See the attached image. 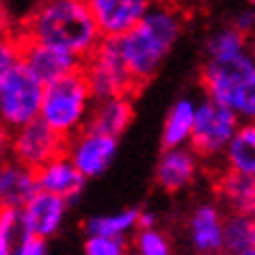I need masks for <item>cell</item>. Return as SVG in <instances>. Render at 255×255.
<instances>
[{"mask_svg":"<svg viewBox=\"0 0 255 255\" xmlns=\"http://www.w3.org/2000/svg\"><path fill=\"white\" fill-rule=\"evenodd\" d=\"M184 24L186 17L177 7L149 4L141 22L128 35L117 39L121 61L136 89H141V85L149 82L158 74L164 59L180 41Z\"/></svg>","mask_w":255,"mask_h":255,"instance_id":"6da1fadb","label":"cell"},{"mask_svg":"<svg viewBox=\"0 0 255 255\" xmlns=\"http://www.w3.org/2000/svg\"><path fill=\"white\" fill-rule=\"evenodd\" d=\"M22 41H35L76 56L85 63L100 46L87 2L82 0H48L30 11L24 20Z\"/></svg>","mask_w":255,"mask_h":255,"instance_id":"7a4b0ae2","label":"cell"},{"mask_svg":"<svg viewBox=\"0 0 255 255\" xmlns=\"http://www.w3.org/2000/svg\"><path fill=\"white\" fill-rule=\"evenodd\" d=\"M201 85L206 100L251 124L255 117V61L251 52L234 59L203 61Z\"/></svg>","mask_w":255,"mask_h":255,"instance_id":"3957f363","label":"cell"},{"mask_svg":"<svg viewBox=\"0 0 255 255\" xmlns=\"http://www.w3.org/2000/svg\"><path fill=\"white\" fill-rule=\"evenodd\" d=\"M91 106V91L87 87L82 69H78L43 85L39 119L63 141H69L74 134L87 128Z\"/></svg>","mask_w":255,"mask_h":255,"instance_id":"277c9868","label":"cell"},{"mask_svg":"<svg viewBox=\"0 0 255 255\" xmlns=\"http://www.w3.org/2000/svg\"><path fill=\"white\" fill-rule=\"evenodd\" d=\"M43 85L22 63L0 82V130L11 134L17 128L39 119Z\"/></svg>","mask_w":255,"mask_h":255,"instance_id":"5b68a950","label":"cell"},{"mask_svg":"<svg viewBox=\"0 0 255 255\" xmlns=\"http://www.w3.org/2000/svg\"><path fill=\"white\" fill-rule=\"evenodd\" d=\"M82 74L93 102L117 95H132L136 91V85L121 61L117 39H102L95 52L82 63Z\"/></svg>","mask_w":255,"mask_h":255,"instance_id":"8992f818","label":"cell"},{"mask_svg":"<svg viewBox=\"0 0 255 255\" xmlns=\"http://www.w3.org/2000/svg\"><path fill=\"white\" fill-rule=\"evenodd\" d=\"M242 121L236 117L232 111L223 108L210 100L197 102L195 108V121H193V132H190V149L195 156L206 158V160H216L223 158V151L240 128Z\"/></svg>","mask_w":255,"mask_h":255,"instance_id":"52a82bcc","label":"cell"},{"mask_svg":"<svg viewBox=\"0 0 255 255\" xmlns=\"http://www.w3.org/2000/svg\"><path fill=\"white\" fill-rule=\"evenodd\" d=\"M63 151H65V141L54 134L41 119H35L11 132L7 143V154L11 160L20 162L30 171H37L52 158L61 156Z\"/></svg>","mask_w":255,"mask_h":255,"instance_id":"ba28073f","label":"cell"},{"mask_svg":"<svg viewBox=\"0 0 255 255\" xmlns=\"http://www.w3.org/2000/svg\"><path fill=\"white\" fill-rule=\"evenodd\" d=\"M69 162L78 169V173L85 180L104 175L117 156V138L100 134L95 130H80L69 141H65V151H63Z\"/></svg>","mask_w":255,"mask_h":255,"instance_id":"9c48e42d","label":"cell"},{"mask_svg":"<svg viewBox=\"0 0 255 255\" xmlns=\"http://www.w3.org/2000/svg\"><path fill=\"white\" fill-rule=\"evenodd\" d=\"M102 39H121L141 22L149 2L145 0H91L87 2Z\"/></svg>","mask_w":255,"mask_h":255,"instance_id":"30bf717a","label":"cell"},{"mask_svg":"<svg viewBox=\"0 0 255 255\" xmlns=\"http://www.w3.org/2000/svg\"><path fill=\"white\" fill-rule=\"evenodd\" d=\"M17 41H20V63L41 85H48V82L59 80L63 76L82 69V61L63 52V50L35 41H22V39Z\"/></svg>","mask_w":255,"mask_h":255,"instance_id":"8fae6325","label":"cell"},{"mask_svg":"<svg viewBox=\"0 0 255 255\" xmlns=\"http://www.w3.org/2000/svg\"><path fill=\"white\" fill-rule=\"evenodd\" d=\"M65 216H67V203L54 195L41 193V190H37L20 210L24 234L46 242L48 238H52V236L61 232Z\"/></svg>","mask_w":255,"mask_h":255,"instance_id":"7c38bea8","label":"cell"},{"mask_svg":"<svg viewBox=\"0 0 255 255\" xmlns=\"http://www.w3.org/2000/svg\"><path fill=\"white\" fill-rule=\"evenodd\" d=\"M35 182H37V190L59 197L67 206L78 199L87 186V180L78 173V169L69 162L65 154L52 158L50 162L37 169Z\"/></svg>","mask_w":255,"mask_h":255,"instance_id":"4fadbf2b","label":"cell"},{"mask_svg":"<svg viewBox=\"0 0 255 255\" xmlns=\"http://www.w3.org/2000/svg\"><path fill=\"white\" fill-rule=\"evenodd\" d=\"M156 184L164 193L186 190L199 175V158L190 147L164 149L156 164Z\"/></svg>","mask_w":255,"mask_h":255,"instance_id":"5bb4252c","label":"cell"},{"mask_svg":"<svg viewBox=\"0 0 255 255\" xmlns=\"http://www.w3.org/2000/svg\"><path fill=\"white\" fill-rule=\"evenodd\" d=\"M223 219L214 203H201L188 216V238L197 255L223 253Z\"/></svg>","mask_w":255,"mask_h":255,"instance_id":"9a60e30c","label":"cell"},{"mask_svg":"<svg viewBox=\"0 0 255 255\" xmlns=\"http://www.w3.org/2000/svg\"><path fill=\"white\" fill-rule=\"evenodd\" d=\"M134 108H132L130 95H117V98H106L100 102H93L91 113H89L87 128L95 130L100 134L119 138L128 130Z\"/></svg>","mask_w":255,"mask_h":255,"instance_id":"2e32d148","label":"cell"},{"mask_svg":"<svg viewBox=\"0 0 255 255\" xmlns=\"http://www.w3.org/2000/svg\"><path fill=\"white\" fill-rule=\"evenodd\" d=\"M35 193V171L22 167L11 158H2L0 160V208L22 210L24 203Z\"/></svg>","mask_w":255,"mask_h":255,"instance_id":"e0dca14e","label":"cell"},{"mask_svg":"<svg viewBox=\"0 0 255 255\" xmlns=\"http://www.w3.org/2000/svg\"><path fill=\"white\" fill-rule=\"evenodd\" d=\"M197 102L190 98H180L171 104L162 126V145L164 149L188 147L190 132H193Z\"/></svg>","mask_w":255,"mask_h":255,"instance_id":"ac0fdd59","label":"cell"},{"mask_svg":"<svg viewBox=\"0 0 255 255\" xmlns=\"http://www.w3.org/2000/svg\"><path fill=\"white\" fill-rule=\"evenodd\" d=\"M229 173L236 175H255V128L253 124H240L232 141L223 151Z\"/></svg>","mask_w":255,"mask_h":255,"instance_id":"d6986e66","label":"cell"},{"mask_svg":"<svg viewBox=\"0 0 255 255\" xmlns=\"http://www.w3.org/2000/svg\"><path fill=\"white\" fill-rule=\"evenodd\" d=\"M141 225V210L124 208L117 212L95 214L85 223L87 236H104V238L126 240L128 234H134Z\"/></svg>","mask_w":255,"mask_h":255,"instance_id":"ffe728a7","label":"cell"},{"mask_svg":"<svg viewBox=\"0 0 255 255\" xmlns=\"http://www.w3.org/2000/svg\"><path fill=\"white\" fill-rule=\"evenodd\" d=\"M245 52H251L249 37L238 33L234 26L214 28L206 39V61L234 59V56H240Z\"/></svg>","mask_w":255,"mask_h":255,"instance_id":"44dd1931","label":"cell"},{"mask_svg":"<svg viewBox=\"0 0 255 255\" xmlns=\"http://www.w3.org/2000/svg\"><path fill=\"white\" fill-rule=\"evenodd\" d=\"M255 249V225L249 214H229L223 219V251L238 255Z\"/></svg>","mask_w":255,"mask_h":255,"instance_id":"7402d4cb","label":"cell"},{"mask_svg":"<svg viewBox=\"0 0 255 255\" xmlns=\"http://www.w3.org/2000/svg\"><path fill=\"white\" fill-rule=\"evenodd\" d=\"M221 190L225 201H229L234 214H249L251 216L253 206H255V182L253 177L247 175H236V173H225L221 180Z\"/></svg>","mask_w":255,"mask_h":255,"instance_id":"603a6c76","label":"cell"},{"mask_svg":"<svg viewBox=\"0 0 255 255\" xmlns=\"http://www.w3.org/2000/svg\"><path fill=\"white\" fill-rule=\"evenodd\" d=\"M24 236L20 210L0 208V255H13Z\"/></svg>","mask_w":255,"mask_h":255,"instance_id":"cb8c5ba5","label":"cell"},{"mask_svg":"<svg viewBox=\"0 0 255 255\" xmlns=\"http://www.w3.org/2000/svg\"><path fill=\"white\" fill-rule=\"evenodd\" d=\"M132 249H134V255H173L169 236L158 227L136 229Z\"/></svg>","mask_w":255,"mask_h":255,"instance_id":"d4e9b609","label":"cell"},{"mask_svg":"<svg viewBox=\"0 0 255 255\" xmlns=\"http://www.w3.org/2000/svg\"><path fill=\"white\" fill-rule=\"evenodd\" d=\"M85 255H128L126 240L104 238V236H87Z\"/></svg>","mask_w":255,"mask_h":255,"instance_id":"484cf974","label":"cell"},{"mask_svg":"<svg viewBox=\"0 0 255 255\" xmlns=\"http://www.w3.org/2000/svg\"><path fill=\"white\" fill-rule=\"evenodd\" d=\"M17 63H20V41L11 37L2 39L0 41V82Z\"/></svg>","mask_w":255,"mask_h":255,"instance_id":"4316f807","label":"cell"},{"mask_svg":"<svg viewBox=\"0 0 255 255\" xmlns=\"http://www.w3.org/2000/svg\"><path fill=\"white\" fill-rule=\"evenodd\" d=\"M13 255H50L48 253V242L39 240V238H33V236H24Z\"/></svg>","mask_w":255,"mask_h":255,"instance_id":"83f0119b","label":"cell"},{"mask_svg":"<svg viewBox=\"0 0 255 255\" xmlns=\"http://www.w3.org/2000/svg\"><path fill=\"white\" fill-rule=\"evenodd\" d=\"M253 24H255V13H253V9L249 7L245 11H240V13L234 17V22L229 24V26H234L238 33L249 37V35H251V30H253Z\"/></svg>","mask_w":255,"mask_h":255,"instance_id":"f1b7e54d","label":"cell"},{"mask_svg":"<svg viewBox=\"0 0 255 255\" xmlns=\"http://www.w3.org/2000/svg\"><path fill=\"white\" fill-rule=\"evenodd\" d=\"M11 30H13V17H11V11L7 4L0 2V41L9 39Z\"/></svg>","mask_w":255,"mask_h":255,"instance_id":"f546056e","label":"cell"},{"mask_svg":"<svg viewBox=\"0 0 255 255\" xmlns=\"http://www.w3.org/2000/svg\"><path fill=\"white\" fill-rule=\"evenodd\" d=\"M7 143H9V134H4V132L0 130V160L7 158Z\"/></svg>","mask_w":255,"mask_h":255,"instance_id":"4dcf8cb0","label":"cell"},{"mask_svg":"<svg viewBox=\"0 0 255 255\" xmlns=\"http://www.w3.org/2000/svg\"><path fill=\"white\" fill-rule=\"evenodd\" d=\"M238 255H255V249H253V251H245V253H238Z\"/></svg>","mask_w":255,"mask_h":255,"instance_id":"1f68e13d","label":"cell"}]
</instances>
